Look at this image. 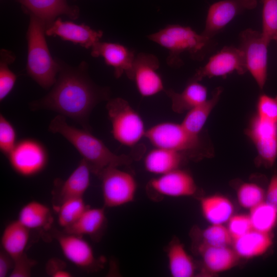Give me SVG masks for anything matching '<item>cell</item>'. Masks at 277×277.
Wrapping results in <instances>:
<instances>
[{
    "label": "cell",
    "mask_w": 277,
    "mask_h": 277,
    "mask_svg": "<svg viewBox=\"0 0 277 277\" xmlns=\"http://www.w3.org/2000/svg\"><path fill=\"white\" fill-rule=\"evenodd\" d=\"M60 63V62H59ZM60 69L51 91L30 104L31 110H49L68 117L91 131L90 113L100 102L109 100L110 89L96 85L90 78L85 62L73 67L60 63Z\"/></svg>",
    "instance_id": "1"
},
{
    "label": "cell",
    "mask_w": 277,
    "mask_h": 277,
    "mask_svg": "<svg viewBox=\"0 0 277 277\" xmlns=\"http://www.w3.org/2000/svg\"><path fill=\"white\" fill-rule=\"evenodd\" d=\"M48 130L61 134L69 141L87 162L91 172L97 176L107 168L128 165L132 162L133 159L129 155H117L112 152L91 131L69 125L66 117L61 114L51 121Z\"/></svg>",
    "instance_id": "2"
},
{
    "label": "cell",
    "mask_w": 277,
    "mask_h": 277,
    "mask_svg": "<svg viewBox=\"0 0 277 277\" xmlns=\"http://www.w3.org/2000/svg\"><path fill=\"white\" fill-rule=\"evenodd\" d=\"M147 38L169 51L167 65L172 68H180L184 62L180 56L188 52L192 60L202 61L213 49V38L199 34L189 26L168 25Z\"/></svg>",
    "instance_id": "3"
},
{
    "label": "cell",
    "mask_w": 277,
    "mask_h": 277,
    "mask_svg": "<svg viewBox=\"0 0 277 277\" xmlns=\"http://www.w3.org/2000/svg\"><path fill=\"white\" fill-rule=\"evenodd\" d=\"M46 24L30 15L27 32L28 53L27 71L28 75L43 88L53 86L60 69L59 62L52 57L45 38Z\"/></svg>",
    "instance_id": "4"
},
{
    "label": "cell",
    "mask_w": 277,
    "mask_h": 277,
    "mask_svg": "<svg viewBox=\"0 0 277 277\" xmlns=\"http://www.w3.org/2000/svg\"><path fill=\"white\" fill-rule=\"evenodd\" d=\"M155 147L172 149L188 159L197 161L213 155L212 147L200 134L187 130L181 124L163 122L146 130L145 136Z\"/></svg>",
    "instance_id": "5"
},
{
    "label": "cell",
    "mask_w": 277,
    "mask_h": 277,
    "mask_svg": "<svg viewBox=\"0 0 277 277\" xmlns=\"http://www.w3.org/2000/svg\"><path fill=\"white\" fill-rule=\"evenodd\" d=\"M106 109L112 135L118 142L133 147L145 136L146 130L142 117L127 101L121 97L109 99Z\"/></svg>",
    "instance_id": "6"
},
{
    "label": "cell",
    "mask_w": 277,
    "mask_h": 277,
    "mask_svg": "<svg viewBox=\"0 0 277 277\" xmlns=\"http://www.w3.org/2000/svg\"><path fill=\"white\" fill-rule=\"evenodd\" d=\"M240 49L243 51L247 71L262 90L267 78L268 47L270 42L260 32L251 28L239 34Z\"/></svg>",
    "instance_id": "7"
},
{
    "label": "cell",
    "mask_w": 277,
    "mask_h": 277,
    "mask_svg": "<svg viewBox=\"0 0 277 277\" xmlns=\"http://www.w3.org/2000/svg\"><path fill=\"white\" fill-rule=\"evenodd\" d=\"M245 131L256 149V164L272 167L277 159V121L255 113Z\"/></svg>",
    "instance_id": "8"
},
{
    "label": "cell",
    "mask_w": 277,
    "mask_h": 277,
    "mask_svg": "<svg viewBox=\"0 0 277 277\" xmlns=\"http://www.w3.org/2000/svg\"><path fill=\"white\" fill-rule=\"evenodd\" d=\"M102 182V195L105 207L122 206L133 201L137 183L133 175L118 167H109L97 176Z\"/></svg>",
    "instance_id": "9"
},
{
    "label": "cell",
    "mask_w": 277,
    "mask_h": 277,
    "mask_svg": "<svg viewBox=\"0 0 277 277\" xmlns=\"http://www.w3.org/2000/svg\"><path fill=\"white\" fill-rule=\"evenodd\" d=\"M7 157L14 171L26 177L34 176L42 171L48 162L45 148L32 139H24L17 143Z\"/></svg>",
    "instance_id": "10"
},
{
    "label": "cell",
    "mask_w": 277,
    "mask_h": 277,
    "mask_svg": "<svg viewBox=\"0 0 277 277\" xmlns=\"http://www.w3.org/2000/svg\"><path fill=\"white\" fill-rule=\"evenodd\" d=\"M234 72L240 75L247 72L244 53L239 47L225 46L211 56L189 81L199 82L205 77L225 78Z\"/></svg>",
    "instance_id": "11"
},
{
    "label": "cell",
    "mask_w": 277,
    "mask_h": 277,
    "mask_svg": "<svg viewBox=\"0 0 277 277\" xmlns=\"http://www.w3.org/2000/svg\"><path fill=\"white\" fill-rule=\"evenodd\" d=\"M54 234L64 255L77 267L93 272L102 267V261L95 256L91 245L82 236L64 231Z\"/></svg>",
    "instance_id": "12"
},
{
    "label": "cell",
    "mask_w": 277,
    "mask_h": 277,
    "mask_svg": "<svg viewBox=\"0 0 277 277\" xmlns=\"http://www.w3.org/2000/svg\"><path fill=\"white\" fill-rule=\"evenodd\" d=\"M159 67V60L153 54L141 52L135 55L132 80L142 96L149 97L165 91L163 80L157 72Z\"/></svg>",
    "instance_id": "13"
},
{
    "label": "cell",
    "mask_w": 277,
    "mask_h": 277,
    "mask_svg": "<svg viewBox=\"0 0 277 277\" xmlns=\"http://www.w3.org/2000/svg\"><path fill=\"white\" fill-rule=\"evenodd\" d=\"M148 188L157 195L173 197L193 196L198 189L191 174L181 168L151 179Z\"/></svg>",
    "instance_id": "14"
},
{
    "label": "cell",
    "mask_w": 277,
    "mask_h": 277,
    "mask_svg": "<svg viewBox=\"0 0 277 277\" xmlns=\"http://www.w3.org/2000/svg\"><path fill=\"white\" fill-rule=\"evenodd\" d=\"M256 6L257 0H224L214 3L208 10L202 33L213 38L236 15Z\"/></svg>",
    "instance_id": "15"
},
{
    "label": "cell",
    "mask_w": 277,
    "mask_h": 277,
    "mask_svg": "<svg viewBox=\"0 0 277 277\" xmlns=\"http://www.w3.org/2000/svg\"><path fill=\"white\" fill-rule=\"evenodd\" d=\"M91 54L93 57H102L106 65L113 67L116 78L125 73L129 79L133 80L135 55L127 47L118 43L99 41L91 48Z\"/></svg>",
    "instance_id": "16"
},
{
    "label": "cell",
    "mask_w": 277,
    "mask_h": 277,
    "mask_svg": "<svg viewBox=\"0 0 277 277\" xmlns=\"http://www.w3.org/2000/svg\"><path fill=\"white\" fill-rule=\"evenodd\" d=\"M46 35L57 36L62 39L79 44L86 48H92L103 35L101 30H95L84 24L63 21L58 18L46 27Z\"/></svg>",
    "instance_id": "17"
},
{
    "label": "cell",
    "mask_w": 277,
    "mask_h": 277,
    "mask_svg": "<svg viewBox=\"0 0 277 277\" xmlns=\"http://www.w3.org/2000/svg\"><path fill=\"white\" fill-rule=\"evenodd\" d=\"M90 168L83 159L65 180H56L54 195L55 208L70 199L83 197L90 182Z\"/></svg>",
    "instance_id": "18"
},
{
    "label": "cell",
    "mask_w": 277,
    "mask_h": 277,
    "mask_svg": "<svg viewBox=\"0 0 277 277\" xmlns=\"http://www.w3.org/2000/svg\"><path fill=\"white\" fill-rule=\"evenodd\" d=\"M30 15H32L44 22L47 27L60 15H66L76 19L79 10L69 5L66 0H18Z\"/></svg>",
    "instance_id": "19"
},
{
    "label": "cell",
    "mask_w": 277,
    "mask_h": 277,
    "mask_svg": "<svg viewBox=\"0 0 277 277\" xmlns=\"http://www.w3.org/2000/svg\"><path fill=\"white\" fill-rule=\"evenodd\" d=\"M196 250L200 254L204 269L211 273L229 270L238 263L240 258L229 246L212 247L197 245Z\"/></svg>",
    "instance_id": "20"
},
{
    "label": "cell",
    "mask_w": 277,
    "mask_h": 277,
    "mask_svg": "<svg viewBox=\"0 0 277 277\" xmlns=\"http://www.w3.org/2000/svg\"><path fill=\"white\" fill-rule=\"evenodd\" d=\"M272 232L266 233L252 229L233 240V249L240 258L251 259L263 255L273 245Z\"/></svg>",
    "instance_id": "21"
},
{
    "label": "cell",
    "mask_w": 277,
    "mask_h": 277,
    "mask_svg": "<svg viewBox=\"0 0 277 277\" xmlns=\"http://www.w3.org/2000/svg\"><path fill=\"white\" fill-rule=\"evenodd\" d=\"M188 160L182 153L167 148L155 147L144 159V167L149 172L162 175L180 168Z\"/></svg>",
    "instance_id": "22"
},
{
    "label": "cell",
    "mask_w": 277,
    "mask_h": 277,
    "mask_svg": "<svg viewBox=\"0 0 277 277\" xmlns=\"http://www.w3.org/2000/svg\"><path fill=\"white\" fill-rule=\"evenodd\" d=\"M164 91L171 99L173 111L179 114L188 112L207 100V88L197 81H189L181 92L172 89Z\"/></svg>",
    "instance_id": "23"
},
{
    "label": "cell",
    "mask_w": 277,
    "mask_h": 277,
    "mask_svg": "<svg viewBox=\"0 0 277 277\" xmlns=\"http://www.w3.org/2000/svg\"><path fill=\"white\" fill-rule=\"evenodd\" d=\"M106 223L104 208L88 207L74 223L63 230L67 233L82 236L87 235L96 239L104 230Z\"/></svg>",
    "instance_id": "24"
},
{
    "label": "cell",
    "mask_w": 277,
    "mask_h": 277,
    "mask_svg": "<svg viewBox=\"0 0 277 277\" xmlns=\"http://www.w3.org/2000/svg\"><path fill=\"white\" fill-rule=\"evenodd\" d=\"M202 213L210 224H224L233 215L234 206L227 197L214 194L200 200Z\"/></svg>",
    "instance_id": "25"
},
{
    "label": "cell",
    "mask_w": 277,
    "mask_h": 277,
    "mask_svg": "<svg viewBox=\"0 0 277 277\" xmlns=\"http://www.w3.org/2000/svg\"><path fill=\"white\" fill-rule=\"evenodd\" d=\"M30 231L18 220L11 222L5 228L1 237L2 248L13 260L25 253Z\"/></svg>",
    "instance_id": "26"
},
{
    "label": "cell",
    "mask_w": 277,
    "mask_h": 277,
    "mask_svg": "<svg viewBox=\"0 0 277 277\" xmlns=\"http://www.w3.org/2000/svg\"><path fill=\"white\" fill-rule=\"evenodd\" d=\"M166 250L168 268L172 276H194L195 272V264L182 243L174 239L169 244Z\"/></svg>",
    "instance_id": "27"
},
{
    "label": "cell",
    "mask_w": 277,
    "mask_h": 277,
    "mask_svg": "<svg viewBox=\"0 0 277 277\" xmlns=\"http://www.w3.org/2000/svg\"><path fill=\"white\" fill-rule=\"evenodd\" d=\"M223 91L222 87L214 89L210 98L193 108L188 112L181 123L189 132L200 134L210 114L219 102Z\"/></svg>",
    "instance_id": "28"
},
{
    "label": "cell",
    "mask_w": 277,
    "mask_h": 277,
    "mask_svg": "<svg viewBox=\"0 0 277 277\" xmlns=\"http://www.w3.org/2000/svg\"><path fill=\"white\" fill-rule=\"evenodd\" d=\"M17 220L30 230L47 228L52 222L50 209L35 201L28 202L22 207Z\"/></svg>",
    "instance_id": "29"
},
{
    "label": "cell",
    "mask_w": 277,
    "mask_h": 277,
    "mask_svg": "<svg viewBox=\"0 0 277 277\" xmlns=\"http://www.w3.org/2000/svg\"><path fill=\"white\" fill-rule=\"evenodd\" d=\"M253 229L271 233L277 224V209L264 201L249 210Z\"/></svg>",
    "instance_id": "30"
},
{
    "label": "cell",
    "mask_w": 277,
    "mask_h": 277,
    "mask_svg": "<svg viewBox=\"0 0 277 277\" xmlns=\"http://www.w3.org/2000/svg\"><path fill=\"white\" fill-rule=\"evenodd\" d=\"M83 197L66 200L56 207L58 214V223L65 229L74 223L88 207Z\"/></svg>",
    "instance_id": "31"
},
{
    "label": "cell",
    "mask_w": 277,
    "mask_h": 277,
    "mask_svg": "<svg viewBox=\"0 0 277 277\" xmlns=\"http://www.w3.org/2000/svg\"><path fill=\"white\" fill-rule=\"evenodd\" d=\"M265 193L257 183L243 182L237 188L236 196L240 205L250 210L265 201Z\"/></svg>",
    "instance_id": "32"
},
{
    "label": "cell",
    "mask_w": 277,
    "mask_h": 277,
    "mask_svg": "<svg viewBox=\"0 0 277 277\" xmlns=\"http://www.w3.org/2000/svg\"><path fill=\"white\" fill-rule=\"evenodd\" d=\"M201 238L197 245L212 247L229 246L232 238L227 227L223 224H211L200 233Z\"/></svg>",
    "instance_id": "33"
},
{
    "label": "cell",
    "mask_w": 277,
    "mask_h": 277,
    "mask_svg": "<svg viewBox=\"0 0 277 277\" xmlns=\"http://www.w3.org/2000/svg\"><path fill=\"white\" fill-rule=\"evenodd\" d=\"M15 60L12 53L6 50L1 51L0 62V101L2 102L12 90L16 80V75L9 69L8 65Z\"/></svg>",
    "instance_id": "34"
},
{
    "label": "cell",
    "mask_w": 277,
    "mask_h": 277,
    "mask_svg": "<svg viewBox=\"0 0 277 277\" xmlns=\"http://www.w3.org/2000/svg\"><path fill=\"white\" fill-rule=\"evenodd\" d=\"M261 32L270 42L277 37V0H263Z\"/></svg>",
    "instance_id": "35"
},
{
    "label": "cell",
    "mask_w": 277,
    "mask_h": 277,
    "mask_svg": "<svg viewBox=\"0 0 277 277\" xmlns=\"http://www.w3.org/2000/svg\"><path fill=\"white\" fill-rule=\"evenodd\" d=\"M16 132L13 125L1 113L0 114V150L7 157L14 149Z\"/></svg>",
    "instance_id": "36"
},
{
    "label": "cell",
    "mask_w": 277,
    "mask_h": 277,
    "mask_svg": "<svg viewBox=\"0 0 277 277\" xmlns=\"http://www.w3.org/2000/svg\"><path fill=\"white\" fill-rule=\"evenodd\" d=\"M256 114L261 117L277 121V95L261 94L256 103Z\"/></svg>",
    "instance_id": "37"
},
{
    "label": "cell",
    "mask_w": 277,
    "mask_h": 277,
    "mask_svg": "<svg viewBox=\"0 0 277 277\" xmlns=\"http://www.w3.org/2000/svg\"><path fill=\"white\" fill-rule=\"evenodd\" d=\"M232 240L235 239L252 229L249 215L233 214L228 221L227 227Z\"/></svg>",
    "instance_id": "38"
},
{
    "label": "cell",
    "mask_w": 277,
    "mask_h": 277,
    "mask_svg": "<svg viewBox=\"0 0 277 277\" xmlns=\"http://www.w3.org/2000/svg\"><path fill=\"white\" fill-rule=\"evenodd\" d=\"M36 264L35 260L29 258L25 253L14 260L10 277H29L31 275L33 267Z\"/></svg>",
    "instance_id": "39"
},
{
    "label": "cell",
    "mask_w": 277,
    "mask_h": 277,
    "mask_svg": "<svg viewBox=\"0 0 277 277\" xmlns=\"http://www.w3.org/2000/svg\"><path fill=\"white\" fill-rule=\"evenodd\" d=\"M47 273L52 277H70L71 273L66 269L65 263L61 260L54 258L48 260L46 266Z\"/></svg>",
    "instance_id": "40"
},
{
    "label": "cell",
    "mask_w": 277,
    "mask_h": 277,
    "mask_svg": "<svg viewBox=\"0 0 277 277\" xmlns=\"http://www.w3.org/2000/svg\"><path fill=\"white\" fill-rule=\"evenodd\" d=\"M265 201L277 209V172L274 171L268 183Z\"/></svg>",
    "instance_id": "41"
},
{
    "label": "cell",
    "mask_w": 277,
    "mask_h": 277,
    "mask_svg": "<svg viewBox=\"0 0 277 277\" xmlns=\"http://www.w3.org/2000/svg\"><path fill=\"white\" fill-rule=\"evenodd\" d=\"M14 265L13 258L3 249L0 251V277L10 274Z\"/></svg>",
    "instance_id": "42"
},
{
    "label": "cell",
    "mask_w": 277,
    "mask_h": 277,
    "mask_svg": "<svg viewBox=\"0 0 277 277\" xmlns=\"http://www.w3.org/2000/svg\"><path fill=\"white\" fill-rule=\"evenodd\" d=\"M274 41H275L276 44H277V37H276V38L274 39Z\"/></svg>",
    "instance_id": "43"
}]
</instances>
